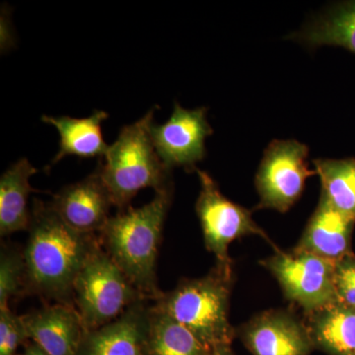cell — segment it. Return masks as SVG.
Instances as JSON below:
<instances>
[{
  "label": "cell",
  "instance_id": "cell-2",
  "mask_svg": "<svg viewBox=\"0 0 355 355\" xmlns=\"http://www.w3.org/2000/svg\"><path fill=\"white\" fill-rule=\"evenodd\" d=\"M171 186L156 191L144 207H128L110 217L100 233L102 246L137 291L149 300L160 295L156 265L168 211Z\"/></svg>",
  "mask_w": 355,
  "mask_h": 355
},
{
  "label": "cell",
  "instance_id": "cell-11",
  "mask_svg": "<svg viewBox=\"0 0 355 355\" xmlns=\"http://www.w3.org/2000/svg\"><path fill=\"white\" fill-rule=\"evenodd\" d=\"M49 203L70 227L93 234L102 232L114 207L99 164L92 174L62 188Z\"/></svg>",
  "mask_w": 355,
  "mask_h": 355
},
{
  "label": "cell",
  "instance_id": "cell-6",
  "mask_svg": "<svg viewBox=\"0 0 355 355\" xmlns=\"http://www.w3.org/2000/svg\"><path fill=\"white\" fill-rule=\"evenodd\" d=\"M196 171L200 183L196 212L202 226L205 248L214 254L216 266L233 270L229 246L245 236H260L275 248L266 232L254 221L250 210L224 197L216 181L207 172L198 168Z\"/></svg>",
  "mask_w": 355,
  "mask_h": 355
},
{
  "label": "cell",
  "instance_id": "cell-24",
  "mask_svg": "<svg viewBox=\"0 0 355 355\" xmlns=\"http://www.w3.org/2000/svg\"><path fill=\"white\" fill-rule=\"evenodd\" d=\"M23 345H24V352L21 355H50L32 340H27Z\"/></svg>",
  "mask_w": 355,
  "mask_h": 355
},
{
  "label": "cell",
  "instance_id": "cell-12",
  "mask_svg": "<svg viewBox=\"0 0 355 355\" xmlns=\"http://www.w3.org/2000/svg\"><path fill=\"white\" fill-rule=\"evenodd\" d=\"M151 305L141 299L111 323L85 331L78 355H144Z\"/></svg>",
  "mask_w": 355,
  "mask_h": 355
},
{
  "label": "cell",
  "instance_id": "cell-25",
  "mask_svg": "<svg viewBox=\"0 0 355 355\" xmlns=\"http://www.w3.org/2000/svg\"><path fill=\"white\" fill-rule=\"evenodd\" d=\"M211 355H234L231 345H222L212 349Z\"/></svg>",
  "mask_w": 355,
  "mask_h": 355
},
{
  "label": "cell",
  "instance_id": "cell-16",
  "mask_svg": "<svg viewBox=\"0 0 355 355\" xmlns=\"http://www.w3.org/2000/svg\"><path fill=\"white\" fill-rule=\"evenodd\" d=\"M38 170L27 158L11 165L0 178V235L6 237L29 230L32 211L28 207L32 188L30 179Z\"/></svg>",
  "mask_w": 355,
  "mask_h": 355
},
{
  "label": "cell",
  "instance_id": "cell-22",
  "mask_svg": "<svg viewBox=\"0 0 355 355\" xmlns=\"http://www.w3.org/2000/svg\"><path fill=\"white\" fill-rule=\"evenodd\" d=\"M27 340L22 318L10 308L0 309V355H17L18 347Z\"/></svg>",
  "mask_w": 355,
  "mask_h": 355
},
{
  "label": "cell",
  "instance_id": "cell-20",
  "mask_svg": "<svg viewBox=\"0 0 355 355\" xmlns=\"http://www.w3.org/2000/svg\"><path fill=\"white\" fill-rule=\"evenodd\" d=\"M313 164L321 181V196L355 222V159H316Z\"/></svg>",
  "mask_w": 355,
  "mask_h": 355
},
{
  "label": "cell",
  "instance_id": "cell-19",
  "mask_svg": "<svg viewBox=\"0 0 355 355\" xmlns=\"http://www.w3.org/2000/svg\"><path fill=\"white\" fill-rule=\"evenodd\" d=\"M288 39L316 48L338 46L355 53V1L334 7Z\"/></svg>",
  "mask_w": 355,
  "mask_h": 355
},
{
  "label": "cell",
  "instance_id": "cell-15",
  "mask_svg": "<svg viewBox=\"0 0 355 355\" xmlns=\"http://www.w3.org/2000/svg\"><path fill=\"white\" fill-rule=\"evenodd\" d=\"M108 118L109 114L101 110H95L91 116L84 119L44 114L42 121L53 125L60 135V150L51 160V166L57 164L67 156L104 157L109 146L103 137L102 123Z\"/></svg>",
  "mask_w": 355,
  "mask_h": 355
},
{
  "label": "cell",
  "instance_id": "cell-3",
  "mask_svg": "<svg viewBox=\"0 0 355 355\" xmlns=\"http://www.w3.org/2000/svg\"><path fill=\"white\" fill-rule=\"evenodd\" d=\"M233 284V270L216 266L205 277L182 280L173 291L161 292L153 306L214 349L231 345L236 336V329L229 321Z\"/></svg>",
  "mask_w": 355,
  "mask_h": 355
},
{
  "label": "cell",
  "instance_id": "cell-18",
  "mask_svg": "<svg viewBox=\"0 0 355 355\" xmlns=\"http://www.w3.org/2000/svg\"><path fill=\"white\" fill-rule=\"evenodd\" d=\"M144 355H211L212 349L172 317L151 305Z\"/></svg>",
  "mask_w": 355,
  "mask_h": 355
},
{
  "label": "cell",
  "instance_id": "cell-14",
  "mask_svg": "<svg viewBox=\"0 0 355 355\" xmlns=\"http://www.w3.org/2000/svg\"><path fill=\"white\" fill-rule=\"evenodd\" d=\"M354 224L320 196L316 209L294 249L336 263L352 253L350 244Z\"/></svg>",
  "mask_w": 355,
  "mask_h": 355
},
{
  "label": "cell",
  "instance_id": "cell-13",
  "mask_svg": "<svg viewBox=\"0 0 355 355\" xmlns=\"http://www.w3.org/2000/svg\"><path fill=\"white\" fill-rule=\"evenodd\" d=\"M28 338L50 355H78L85 328L76 306L53 303L21 316Z\"/></svg>",
  "mask_w": 355,
  "mask_h": 355
},
{
  "label": "cell",
  "instance_id": "cell-8",
  "mask_svg": "<svg viewBox=\"0 0 355 355\" xmlns=\"http://www.w3.org/2000/svg\"><path fill=\"white\" fill-rule=\"evenodd\" d=\"M307 146L295 139H275L266 147L256 175L260 197L257 209L286 212L304 191L308 178L316 175L308 167Z\"/></svg>",
  "mask_w": 355,
  "mask_h": 355
},
{
  "label": "cell",
  "instance_id": "cell-17",
  "mask_svg": "<svg viewBox=\"0 0 355 355\" xmlns=\"http://www.w3.org/2000/svg\"><path fill=\"white\" fill-rule=\"evenodd\" d=\"M305 317L315 349L327 355H355V308L336 302Z\"/></svg>",
  "mask_w": 355,
  "mask_h": 355
},
{
  "label": "cell",
  "instance_id": "cell-9",
  "mask_svg": "<svg viewBox=\"0 0 355 355\" xmlns=\"http://www.w3.org/2000/svg\"><path fill=\"white\" fill-rule=\"evenodd\" d=\"M207 108L184 109L175 103L171 118L163 125L153 123L151 137L156 153L167 169L196 170L205 159V139L214 133L207 118Z\"/></svg>",
  "mask_w": 355,
  "mask_h": 355
},
{
  "label": "cell",
  "instance_id": "cell-5",
  "mask_svg": "<svg viewBox=\"0 0 355 355\" xmlns=\"http://www.w3.org/2000/svg\"><path fill=\"white\" fill-rule=\"evenodd\" d=\"M141 299L147 298L133 286L103 246L86 261L73 284V305L85 331L111 323Z\"/></svg>",
  "mask_w": 355,
  "mask_h": 355
},
{
  "label": "cell",
  "instance_id": "cell-1",
  "mask_svg": "<svg viewBox=\"0 0 355 355\" xmlns=\"http://www.w3.org/2000/svg\"><path fill=\"white\" fill-rule=\"evenodd\" d=\"M24 248L26 295L46 304L73 305V284L86 261L102 247L100 234L70 227L50 203L35 198Z\"/></svg>",
  "mask_w": 355,
  "mask_h": 355
},
{
  "label": "cell",
  "instance_id": "cell-10",
  "mask_svg": "<svg viewBox=\"0 0 355 355\" xmlns=\"http://www.w3.org/2000/svg\"><path fill=\"white\" fill-rule=\"evenodd\" d=\"M236 336L252 355H310L315 349L305 322L286 310L256 315Z\"/></svg>",
  "mask_w": 355,
  "mask_h": 355
},
{
  "label": "cell",
  "instance_id": "cell-21",
  "mask_svg": "<svg viewBox=\"0 0 355 355\" xmlns=\"http://www.w3.org/2000/svg\"><path fill=\"white\" fill-rule=\"evenodd\" d=\"M24 249L2 244L0 251V309L9 308L12 299L26 295Z\"/></svg>",
  "mask_w": 355,
  "mask_h": 355
},
{
  "label": "cell",
  "instance_id": "cell-4",
  "mask_svg": "<svg viewBox=\"0 0 355 355\" xmlns=\"http://www.w3.org/2000/svg\"><path fill=\"white\" fill-rule=\"evenodd\" d=\"M157 108L153 107L144 118L121 128L105 154V162L100 158L103 179L119 211L128 209L144 189L151 188L156 193L171 186L170 170L159 157L151 137Z\"/></svg>",
  "mask_w": 355,
  "mask_h": 355
},
{
  "label": "cell",
  "instance_id": "cell-23",
  "mask_svg": "<svg viewBox=\"0 0 355 355\" xmlns=\"http://www.w3.org/2000/svg\"><path fill=\"white\" fill-rule=\"evenodd\" d=\"M336 302L355 308V254L350 253L336 263Z\"/></svg>",
  "mask_w": 355,
  "mask_h": 355
},
{
  "label": "cell",
  "instance_id": "cell-7",
  "mask_svg": "<svg viewBox=\"0 0 355 355\" xmlns=\"http://www.w3.org/2000/svg\"><path fill=\"white\" fill-rule=\"evenodd\" d=\"M261 265L277 280L286 299L302 308L305 315L336 302L335 261L294 248L291 251L277 248Z\"/></svg>",
  "mask_w": 355,
  "mask_h": 355
}]
</instances>
